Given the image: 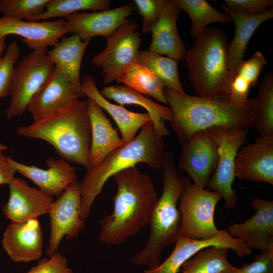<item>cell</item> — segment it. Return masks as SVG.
<instances>
[{"label":"cell","instance_id":"6da1fadb","mask_svg":"<svg viewBox=\"0 0 273 273\" xmlns=\"http://www.w3.org/2000/svg\"><path fill=\"white\" fill-rule=\"evenodd\" d=\"M113 177L117 187L114 208L100 221L99 240L107 244L117 245L149 224L158 197L151 176L136 166L121 170Z\"/></svg>","mask_w":273,"mask_h":273},{"label":"cell","instance_id":"7a4b0ae2","mask_svg":"<svg viewBox=\"0 0 273 273\" xmlns=\"http://www.w3.org/2000/svg\"><path fill=\"white\" fill-rule=\"evenodd\" d=\"M164 92L172 113L171 126L181 146L195 133L212 127L247 128L254 126L253 99L241 107L227 95L203 97L165 88Z\"/></svg>","mask_w":273,"mask_h":273},{"label":"cell","instance_id":"3957f363","mask_svg":"<svg viewBox=\"0 0 273 273\" xmlns=\"http://www.w3.org/2000/svg\"><path fill=\"white\" fill-rule=\"evenodd\" d=\"M162 167L163 191L151 214L149 238L145 246L131 258L134 265L149 268L160 265L162 250L175 244L179 236L181 217L177 202L185 187L192 182L177 168L172 151L165 152Z\"/></svg>","mask_w":273,"mask_h":273},{"label":"cell","instance_id":"277c9868","mask_svg":"<svg viewBox=\"0 0 273 273\" xmlns=\"http://www.w3.org/2000/svg\"><path fill=\"white\" fill-rule=\"evenodd\" d=\"M23 136L43 140L66 161L91 169L89 150L91 125L87 99L77 100L29 125L17 129Z\"/></svg>","mask_w":273,"mask_h":273},{"label":"cell","instance_id":"5b68a950","mask_svg":"<svg viewBox=\"0 0 273 273\" xmlns=\"http://www.w3.org/2000/svg\"><path fill=\"white\" fill-rule=\"evenodd\" d=\"M165 147L163 138L157 135L150 120L131 142L111 152L98 166L87 171L80 183L81 218L84 220L88 217L105 183L117 173L141 163L155 169L162 167Z\"/></svg>","mask_w":273,"mask_h":273},{"label":"cell","instance_id":"8992f818","mask_svg":"<svg viewBox=\"0 0 273 273\" xmlns=\"http://www.w3.org/2000/svg\"><path fill=\"white\" fill-rule=\"evenodd\" d=\"M229 47L222 30L206 28L186 51L189 75L198 96L229 95L232 75L228 68Z\"/></svg>","mask_w":273,"mask_h":273},{"label":"cell","instance_id":"52a82bcc","mask_svg":"<svg viewBox=\"0 0 273 273\" xmlns=\"http://www.w3.org/2000/svg\"><path fill=\"white\" fill-rule=\"evenodd\" d=\"M41 48L17 61L10 86V102L5 111L7 119L20 116L27 110L31 99L50 78L56 67Z\"/></svg>","mask_w":273,"mask_h":273},{"label":"cell","instance_id":"ba28073f","mask_svg":"<svg viewBox=\"0 0 273 273\" xmlns=\"http://www.w3.org/2000/svg\"><path fill=\"white\" fill-rule=\"evenodd\" d=\"M222 198L220 194L200 188L192 182L183 190L179 210L181 224L179 236L197 240L212 239L220 234L214 222L215 207Z\"/></svg>","mask_w":273,"mask_h":273},{"label":"cell","instance_id":"9c48e42d","mask_svg":"<svg viewBox=\"0 0 273 273\" xmlns=\"http://www.w3.org/2000/svg\"><path fill=\"white\" fill-rule=\"evenodd\" d=\"M216 143L219 153L216 169L208 188L220 194L224 207L231 209L236 206L238 196L233 188L235 178V161L237 153L247 142V128L214 126L206 130Z\"/></svg>","mask_w":273,"mask_h":273},{"label":"cell","instance_id":"30bf717a","mask_svg":"<svg viewBox=\"0 0 273 273\" xmlns=\"http://www.w3.org/2000/svg\"><path fill=\"white\" fill-rule=\"evenodd\" d=\"M139 25L128 19L112 35L106 38L105 49L94 56L91 63L101 68L104 83L109 84L122 75L136 60L142 41Z\"/></svg>","mask_w":273,"mask_h":273},{"label":"cell","instance_id":"8fae6325","mask_svg":"<svg viewBox=\"0 0 273 273\" xmlns=\"http://www.w3.org/2000/svg\"><path fill=\"white\" fill-rule=\"evenodd\" d=\"M81 202L80 182L77 179L52 203L48 212L50 236L46 250L48 257L58 252L64 237L74 239L84 228V220L81 217Z\"/></svg>","mask_w":273,"mask_h":273},{"label":"cell","instance_id":"7c38bea8","mask_svg":"<svg viewBox=\"0 0 273 273\" xmlns=\"http://www.w3.org/2000/svg\"><path fill=\"white\" fill-rule=\"evenodd\" d=\"M181 146L177 167L187 172L195 186L208 188L219 160L216 143L206 130H202L194 134Z\"/></svg>","mask_w":273,"mask_h":273},{"label":"cell","instance_id":"4fadbf2b","mask_svg":"<svg viewBox=\"0 0 273 273\" xmlns=\"http://www.w3.org/2000/svg\"><path fill=\"white\" fill-rule=\"evenodd\" d=\"M251 205L256 211L253 216L243 223H231L226 231L252 249L273 250V201L254 198Z\"/></svg>","mask_w":273,"mask_h":273},{"label":"cell","instance_id":"5bb4252c","mask_svg":"<svg viewBox=\"0 0 273 273\" xmlns=\"http://www.w3.org/2000/svg\"><path fill=\"white\" fill-rule=\"evenodd\" d=\"M8 185L9 197L2 211L11 222H23L48 214L54 197L19 177Z\"/></svg>","mask_w":273,"mask_h":273},{"label":"cell","instance_id":"9a60e30c","mask_svg":"<svg viewBox=\"0 0 273 273\" xmlns=\"http://www.w3.org/2000/svg\"><path fill=\"white\" fill-rule=\"evenodd\" d=\"M224 247L232 249L239 257L249 255L252 249L245 243L231 236L226 231L215 237L197 240L179 236L170 255L159 266L145 270L143 273H178L183 264L198 252L210 246Z\"/></svg>","mask_w":273,"mask_h":273},{"label":"cell","instance_id":"2e32d148","mask_svg":"<svg viewBox=\"0 0 273 273\" xmlns=\"http://www.w3.org/2000/svg\"><path fill=\"white\" fill-rule=\"evenodd\" d=\"M134 9L131 3L102 11L75 13L65 17V26L83 40L96 36L107 38L128 20Z\"/></svg>","mask_w":273,"mask_h":273},{"label":"cell","instance_id":"e0dca14e","mask_svg":"<svg viewBox=\"0 0 273 273\" xmlns=\"http://www.w3.org/2000/svg\"><path fill=\"white\" fill-rule=\"evenodd\" d=\"M235 177L273 185V134L242 147L235 161Z\"/></svg>","mask_w":273,"mask_h":273},{"label":"cell","instance_id":"ac0fdd59","mask_svg":"<svg viewBox=\"0 0 273 273\" xmlns=\"http://www.w3.org/2000/svg\"><path fill=\"white\" fill-rule=\"evenodd\" d=\"M85 97L82 87L72 84L56 68L30 101L27 110L37 121Z\"/></svg>","mask_w":273,"mask_h":273},{"label":"cell","instance_id":"d6986e66","mask_svg":"<svg viewBox=\"0 0 273 273\" xmlns=\"http://www.w3.org/2000/svg\"><path fill=\"white\" fill-rule=\"evenodd\" d=\"M2 245L15 262L40 259L43 254V234L38 219L11 222L3 234Z\"/></svg>","mask_w":273,"mask_h":273},{"label":"cell","instance_id":"ffe728a7","mask_svg":"<svg viewBox=\"0 0 273 273\" xmlns=\"http://www.w3.org/2000/svg\"><path fill=\"white\" fill-rule=\"evenodd\" d=\"M70 33L65 20L29 22L8 16L0 18V38L8 35H17L33 50L54 47L63 36Z\"/></svg>","mask_w":273,"mask_h":273},{"label":"cell","instance_id":"44dd1931","mask_svg":"<svg viewBox=\"0 0 273 273\" xmlns=\"http://www.w3.org/2000/svg\"><path fill=\"white\" fill-rule=\"evenodd\" d=\"M7 159L16 172L31 180L38 189L53 197H59L77 179L75 168L62 158L47 159L46 169L25 165L9 157Z\"/></svg>","mask_w":273,"mask_h":273},{"label":"cell","instance_id":"7402d4cb","mask_svg":"<svg viewBox=\"0 0 273 273\" xmlns=\"http://www.w3.org/2000/svg\"><path fill=\"white\" fill-rule=\"evenodd\" d=\"M81 86L87 97L105 110L113 118L120 131L121 139L125 144L131 142L138 131L151 117L148 113H138L129 111L122 106L110 102L98 89L95 79L89 74L83 76Z\"/></svg>","mask_w":273,"mask_h":273},{"label":"cell","instance_id":"603a6c76","mask_svg":"<svg viewBox=\"0 0 273 273\" xmlns=\"http://www.w3.org/2000/svg\"><path fill=\"white\" fill-rule=\"evenodd\" d=\"M181 10L177 0H168L152 32V41L149 50L161 55L181 61L185 59V43L177 28V19Z\"/></svg>","mask_w":273,"mask_h":273},{"label":"cell","instance_id":"cb8c5ba5","mask_svg":"<svg viewBox=\"0 0 273 273\" xmlns=\"http://www.w3.org/2000/svg\"><path fill=\"white\" fill-rule=\"evenodd\" d=\"M87 101L91 125L89 162L92 169L98 166L111 152L125 144L103 110L92 99L87 98Z\"/></svg>","mask_w":273,"mask_h":273},{"label":"cell","instance_id":"d4e9b609","mask_svg":"<svg viewBox=\"0 0 273 273\" xmlns=\"http://www.w3.org/2000/svg\"><path fill=\"white\" fill-rule=\"evenodd\" d=\"M224 13L228 15L235 26L233 40L229 43L228 68L232 73L244 61L248 43L260 24L273 17V9H266L257 14H247L221 5Z\"/></svg>","mask_w":273,"mask_h":273},{"label":"cell","instance_id":"484cf974","mask_svg":"<svg viewBox=\"0 0 273 273\" xmlns=\"http://www.w3.org/2000/svg\"><path fill=\"white\" fill-rule=\"evenodd\" d=\"M104 98L112 100L120 105H137L146 110L151 117L156 133L160 137L167 135L169 132L164 121L171 122L172 113L169 107L164 106L145 95L125 85L106 86L101 91Z\"/></svg>","mask_w":273,"mask_h":273},{"label":"cell","instance_id":"4316f807","mask_svg":"<svg viewBox=\"0 0 273 273\" xmlns=\"http://www.w3.org/2000/svg\"><path fill=\"white\" fill-rule=\"evenodd\" d=\"M90 40H83L73 34L63 37L47 55L66 78L74 86L82 88L80 80L81 61Z\"/></svg>","mask_w":273,"mask_h":273},{"label":"cell","instance_id":"83f0119b","mask_svg":"<svg viewBox=\"0 0 273 273\" xmlns=\"http://www.w3.org/2000/svg\"><path fill=\"white\" fill-rule=\"evenodd\" d=\"M267 63L264 56L256 52L248 60H244L232 74L229 97L239 107L246 106L250 88L257 85L261 70Z\"/></svg>","mask_w":273,"mask_h":273},{"label":"cell","instance_id":"f1b7e54d","mask_svg":"<svg viewBox=\"0 0 273 273\" xmlns=\"http://www.w3.org/2000/svg\"><path fill=\"white\" fill-rule=\"evenodd\" d=\"M117 81L159 102L167 103L163 85L151 71L136 60L125 69Z\"/></svg>","mask_w":273,"mask_h":273},{"label":"cell","instance_id":"f546056e","mask_svg":"<svg viewBox=\"0 0 273 273\" xmlns=\"http://www.w3.org/2000/svg\"><path fill=\"white\" fill-rule=\"evenodd\" d=\"M136 61L151 71L165 88L184 92L179 80L177 60L145 50L139 51Z\"/></svg>","mask_w":273,"mask_h":273},{"label":"cell","instance_id":"4dcf8cb0","mask_svg":"<svg viewBox=\"0 0 273 273\" xmlns=\"http://www.w3.org/2000/svg\"><path fill=\"white\" fill-rule=\"evenodd\" d=\"M229 250L215 246L202 250L195 257L183 264L181 273H233L236 267L228 260Z\"/></svg>","mask_w":273,"mask_h":273},{"label":"cell","instance_id":"1f68e13d","mask_svg":"<svg viewBox=\"0 0 273 273\" xmlns=\"http://www.w3.org/2000/svg\"><path fill=\"white\" fill-rule=\"evenodd\" d=\"M180 9L185 11L192 21L191 35L195 37L200 34L206 26L213 23L232 22L230 16L212 7L205 0H177Z\"/></svg>","mask_w":273,"mask_h":273},{"label":"cell","instance_id":"d6a6232c","mask_svg":"<svg viewBox=\"0 0 273 273\" xmlns=\"http://www.w3.org/2000/svg\"><path fill=\"white\" fill-rule=\"evenodd\" d=\"M254 102L255 126L261 136L273 134V75L267 74L262 80Z\"/></svg>","mask_w":273,"mask_h":273},{"label":"cell","instance_id":"836d02e7","mask_svg":"<svg viewBox=\"0 0 273 273\" xmlns=\"http://www.w3.org/2000/svg\"><path fill=\"white\" fill-rule=\"evenodd\" d=\"M108 0H50L41 14L27 18L29 22H39L54 17H66L81 10L102 11L109 9Z\"/></svg>","mask_w":273,"mask_h":273},{"label":"cell","instance_id":"e575fe53","mask_svg":"<svg viewBox=\"0 0 273 273\" xmlns=\"http://www.w3.org/2000/svg\"><path fill=\"white\" fill-rule=\"evenodd\" d=\"M50 0H0V12L4 16L26 19L44 12Z\"/></svg>","mask_w":273,"mask_h":273},{"label":"cell","instance_id":"d590c367","mask_svg":"<svg viewBox=\"0 0 273 273\" xmlns=\"http://www.w3.org/2000/svg\"><path fill=\"white\" fill-rule=\"evenodd\" d=\"M20 51L16 41L10 42L4 55L0 59V99L9 95L10 86Z\"/></svg>","mask_w":273,"mask_h":273},{"label":"cell","instance_id":"8d00e7d4","mask_svg":"<svg viewBox=\"0 0 273 273\" xmlns=\"http://www.w3.org/2000/svg\"><path fill=\"white\" fill-rule=\"evenodd\" d=\"M168 0H134L138 13L143 18L141 33L151 32L160 17Z\"/></svg>","mask_w":273,"mask_h":273},{"label":"cell","instance_id":"74e56055","mask_svg":"<svg viewBox=\"0 0 273 273\" xmlns=\"http://www.w3.org/2000/svg\"><path fill=\"white\" fill-rule=\"evenodd\" d=\"M25 273H73L67 258L57 252L42 260Z\"/></svg>","mask_w":273,"mask_h":273},{"label":"cell","instance_id":"f35d334b","mask_svg":"<svg viewBox=\"0 0 273 273\" xmlns=\"http://www.w3.org/2000/svg\"><path fill=\"white\" fill-rule=\"evenodd\" d=\"M233 273H273V250L261 251L253 262L236 267Z\"/></svg>","mask_w":273,"mask_h":273},{"label":"cell","instance_id":"ab89813d","mask_svg":"<svg viewBox=\"0 0 273 273\" xmlns=\"http://www.w3.org/2000/svg\"><path fill=\"white\" fill-rule=\"evenodd\" d=\"M228 7L247 14H257L272 6V0H225Z\"/></svg>","mask_w":273,"mask_h":273},{"label":"cell","instance_id":"60d3db41","mask_svg":"<svg viewBox=\"0 0 273 273\" xmlns=\"http://www.w3.org/2000/svg\"><path fill=\"white\" fill-rule=\"evenodd\" d=\"M0 150V186L5 184L9 185L15 178L14 174L16 172L14 168L9 163Z\"/></svg>","mask_w":273,"mask_h":273},{"label":"cell","instance_id":"b9f144b4","mask_svg":"<svg viewBox=\"0 0 273 273\" xmlns=\"http://www.w3.org/2000/svg\"><path fill=\"white\" fill-rule=\"evenodd\" d=\"M6 37L0 38V59L2 58V54L5 48Z\"/></svg>","mask_w":273,"mask_h":273},{"label":"cell","instance_id":"7bdbcfd3","mask_svg":"<svg viewBox=\"0 0 273 273\" xmlns=\"http://www.w3.org/2000/svg\"><path fill=\"white\" fill-rule=\"evenodd\" d=\"M7 149V147L4 145L0 144V150H5Z\"/></svg>","mask_w":273,"mask_h":273}]
</instances>
